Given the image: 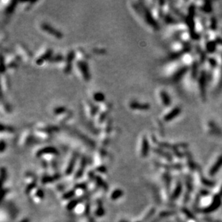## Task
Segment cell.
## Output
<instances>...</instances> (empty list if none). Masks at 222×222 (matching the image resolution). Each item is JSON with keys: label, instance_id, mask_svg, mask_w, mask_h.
Listing matches in <instances>:
<instances>
[{"label": "cell", "instance_id": "obj_1", "mask_svg": "<svg viewBox=\"0 0 222 222\" xmlns=\"http://www.w3.org/2000/svg\"><path fill=\"white\" fill-rule=\"evenodd\" d=\"M131 10L134 12L137 16H138L144 22L146 25L150 27L154 31L159 30V24L154 17L149 7L142 1H131L130 2Z\"/></svg>", "mask_w": 222, "mask_h": 222}, {"label": "cell", "instance_id": "obj_2", "mask_svg": "<svg viewBox=\"0 0 222 222\" xmlns=\"http://www.w3.org/2000/svg\"><path fill=\"white\" fill-rule=\"evenodd\" d=\"M111 109H112V104L108 101H105L103 104L99 105V111L94 119V125L96 127V128H100L101 125L109 117Z\"/></svg>", "mask_w": 222, "mask_h": 222}, {"label": "cell", "instance_id": "obj_3", "mask_svg": "<svg viewBox=\"0 0 222 222\" xmlns=\"http://www.w3.org/2000/svg\"><path fill=\"white\" fill-rule=\"evenodd\" d=\"M113 131L112 118L109 116L99 129V142L103 147H106L110 142L111 135Z\"/></svg>", "mask_w": 222, "mask_h": 222}, {"label": "cell", "instance_id": "obj_4", "mask_svg": "<svg viewBox=\"0 0 222 222\" xmlns=\"http://www.w3.org/2000/svg\"><path fill=\"white\" fill-rule=\"evenodd\" d=\"M74 65H75L79 75H80V78L84 82H89L92 78V74H91L90 68H89L88 61L75 59Z\"/></svg>", "mask_w": 222, "mask_h": 222}, {"label": "cell", "instance_id": "obj_5", "mask_svg": "<svg viewBox=\"0 0 222 222\" xmlns=\"http://www.w3.org/2000/svg\"><path fill=\"white\" fill-rule=\"evenodd\" d=\"M54 54L53 48L49 46H45L39 51L34 58V63L37 66H41L45 63H48L51 57Z\"/></svg>", "mask_w": 222, "mask_h": 222}, {"label": "cell", "instance_id": "obj_6", "mask_svg": "<svg viewBox=\"0 0 222 222\" xmlns=\"http://www.w3.org/2000/svg\"><path fill=\"white\" fill-rule=\"evenodd\" d=\"M15 53L19 57L20 61L27 63L32 58V53L25 43L18 42L15 45Z\"/></svg>", "mask_w": 222, "mask_h": 222}, {"label": "cell", "instance_id": "obj_7", "mask_svg": "<svg viewBox=\"0 0 222 222\" xmlns=\"http://www.w3.org/2000/svg\"><path fill=\"white\" fill-rule=\"evenodd\" d=\"M75 59H76V57H75V50H69L65 54L63 61L60 64L63 73L69 74L71 73Z\"/></svg>", "mask_w": 222, "mask_h": 222}, {"label": "cell", "instance_id": "obj_8", "mask_svg": "<svg viewBox=\"0 0 222 222\" xmlns=\"http://www.w3.org/2000/svg\"><path fill=\"white\" fill-rule=\"evenodd\" d=\"M35 139L32 127H27L20 132L18 142L21 147H26L32 143Z\"/></svg>", "mask_w": 222, "mask_h": 222}, {"label": "cell", "instance_id": "obj_9", "mask_svg": "<svg viewBox=\"0 0 222 222\" xmlns=\"http://www.w3.org/2000/svg\"><path fill=\"white\" fill-rule=\"evenodd\" d=\"M39 28L45 34L49 35L50 37L54 39L61 40L63 37V33L61 30L56 28L54 26H53L52 25L47 22H40L39 24Z\"/></svg>", "mask_w": 222, "mask_h": 222}, {"label": "cell", "instance_id": "obj_10", "mask_svg": "<svg viewBox=\"0 0 222 222\" xmlns=\"http://www.w3.org/2000/svg\"><path fill=\"white\" fill-rule=\"evenodd\" d=\"M82 108H83V111L86 117L94 121L96 114L99 111V105L93 102L92 100L86 99L83 101Z\"/></svg>", "mask_w": 222, "mask_h": 222}, {"label": "cell", "instance_id": "obj_11", "mask_svg": "<svg viewBox=\"0 0 222 222\" xmlns=\"http://www.w3.org/2000/svg\"><path fill=\"white\" fill-rule=\"evenodd\" d=\"M1 58H3V59L4 60L7 71L8 70H10V71L16 70L18 68L20 63L21 62L19 57L15 54V52L13 53H8L5 56L4 54H1Z\"/></svg>", "mask_w": 222, "mask_h": 222}, {"label": "cell", "instance_id": "obj_12", "mask_svg": "<svg viewBox=\"0 0 222 222\" xmlns=\"http://www.w3.org/2000/svg\"><path fill=\"white\" fill-rule=\"evenodd\" d=\"M59 155L58 149L53 146L48 145L45 147L40 148L36 152V156L37 158H50L51 159L53 160L55 157H57Z\"/></svg>", "mask_w": 222, "mask_h": 222}, {"label": "cell", "instance_id": "obj_13", "mask_svg": "<svg viewBox=\"0 0 222 222\" xmlns=\"http://www.w3.org/2000/svg\"><path fill=\"white\" fill-rule=\"evenodd\" d=\"M128 107L132 111H146L150 109V104L147 102H142L136 99H131L128 102Z\"/></svg>", "mask_w": 222, "mask_h": 222}, {"label": "cell", "instance_id": "obj_14", "mask_svg": "<svg viewBox=\"0 0 222 222\" xmlns=\"http://www.w3.org/2000/svg\"><path fill=\"white\" fill-rule=\"evenodd\" d=\"M19 4L18 1H1V12L4 16L10 17L14 13Z\"/></svg>", "mask_w": 222, "mask_h": 222}, {"label": "cell", "instance_id": "obj_15", "mask_svg": "<svg viewBox=\"0 0 222 222\" xmlns=\"http://www.w3.org/2000/svg\"><path fill=\"white\" fill-rule=\"evenodd\" d=\"M34 128L38 129V130H42L45 131V132H49V133L53 134L56 133V132H59L61 128H60L59 125H53V124H49L46 123V122H37L33 126Z\"/></svg>", "mask_w": 222, "mask_h": 222}, {"label": "cell", "instance_id": "obj_16", "mask_svg": "<svg viewBox=\"0 0 222 222\" xmlns=\"http://www.w3.org/2000/svg\"><path fill=\"white\" fill-rule=\"evenodd\" d=\"M150 146H149V140L145 135H142L139 140V155L142 158H146L148 155Z\"/></svg>", "mask_w": 222, "mask_h": 222}, {"label": "cell", "instance_id": "obj_17", "mask_svg": "<svg viewBox=\"0 0 222 222\" xmlns=\"http://www.w3.org/2000/svg\"><path fill=\"white\" fill-rule=\"evenodd\" d=\"M1 95L4 96V94L6 95L7 93L10 92V89H11V82H10V79L9 76L7 73L1 74Z\"/></svg>", "mask_w": 222, "mask_h": 222}, {"label": "cell", "instance_id": "obj_18", "mask_svg": "<svg viewBox=\"0 0 222 222\" xmlns=\"http://www.w3.org/2000/svg\"><path fill=\"white\" fill-rule=\"evenodd\" d=\"M73 111H72L71 110L68 109V111H65V112L63 113V114L56 117V121L60 125H67L68 122H69L70 120H71V119L73 118Z\"/></svg>", "mask_w": 222, "mask_h": 222}, {"label": "cell", "instance_id": "obj_19", "mask_svg": "<svg viewBox=\"0 0 222 222\" xmlns=\"http://www.w3.org/2000/svg\"><path fill=\"white\" fill-rule=\"evenodd\" d=\"M32 129H33V134L36 139H39L40 141H48L51 139V137L53 136L52 134L44 130L35 129L33 127H32Z\"/></svg>", "mask_w": 222, "mask_h": 222}, {"label": "cell", "instance_id": "obj_20", "mask_svg": "<svg viewBox=\"0 0 222 222\" xmlns=\"http://www.w3.org/2000/svg\"><path fill=\"white\" fill-rule=\"evenodd\" d=\"M199 86L201 98H202L203 100L205 101L206 99V75L204 71H203L200 75L199 81Z\"/></svg>", "mask_w": 222, "mask_h": 222}, {"label": "cell", "instance_id": "obj_21", "mask_svg": "<svg viewBox=\"0 0 222 222\" xmlns=\"http://www.w3.org/2000/svg\"><path fill=\"white\" fill-rule=\"evenodd\" d=\"M92 101L97 105H100L106 101V96L101 91H93L91 94Z\"/></svg>", "mask_w": 222, "mask_h": 222}, {"label": "cell", "instance_id": "obj_22", "mask_svg": "<svg viewBox=\"0 0 222 222\" xmlns=\"http://www.w3.org/2000/svg\"><path fill=\"white\" fill-rule=\"evenodd\" d=\"M78 159V153L77 152H73L71 154V156L69 158L68 161V164H67L66 169H65V173L67 175L70 174L71 172L73 171L74 167L75 166L76 162Z\"/></svg>", "mask_w": 222, "mask_h": 222}, {"label": "cell", "instance_id": "obj_23", "mask_svg": "<svg viewBox=\"0 0 222 222\" xmlns=\"http://www.w3.org/2000/svg\"><path fill=\"white\" fill-rule=\"evenodd\" d=\"M180 112H181V109L180 107H178V106H176V107L173 108L169 112H168L164 115V116L163 117V121L166 122H169L172 121L175 118H176L180 114Z\"/></svg>", "mask_w": 222, "mask_h": 222}, {"label": "cell", "instance_id": "obj_24", "mask_svg": "<svg viewBox=\"0 0 222 222\" xmlns=\"http://www.w3.org/2000/svg\"><path fill=\"white\" fill-rule=\"evenodd\" d=\"M158 96L160 100L161 104L164 106H169L171 104V99L168 94V92H166L164 89H160L158 92Z\"/></svg>", "mask_w": 222, "mask_h": 222}, {"label": "cell", "instance_id": "obj_25", "mask_svg": "<svg viewBox=\"0 0 222 222\" xmlns=\"http://www.w3.org/2000/svg\"><path fill=\"white\" fill-rule=\"evenodd\" d=\"M220 204H221V196L218 194L213 199V202L212 204L210 205L208 208L201 210V211L204 213H210L211 211H213L217 209L219 207Z\"/></svg>", "mask_w": 222, "mask_h": 222}, {"label": "cell", "instance_id": "obj_26", "mask_svg": "<svg viewBox=\"0 0 222 222\" xmlns=\"http://www.w3.org/2000/svg\"><path fill=\"white\" fill-rule=\"evenodd\" d=\"M0 106H1V111L2 113L10 114L12 112V107L10 103L7 99L4 98V96H1V102H0Z\"/></svg>", "mask_w": 222, "mask_h": 222}, {"label": "cell", "instance_id": "obj_27", "mask_svg": "<svg viewBox=\"0 0 222 222\" xmlns=\"http://www.w3.org/2000/svg\"><path fill=\"white\" fill-rule=\"evenodd\" d=\"M75 51L76 59L85 60V61H88L90 59V55H89V53L86 52V51L84 48L77 47L75 49Z\"/></svg>", "mask_w": 222, "mask_h": 222}, {"label": "cell", "instance_id": "obj_28", "mask_svg": "<svg viewBox=\"0 0 222 222\" xmlns=\"http://www.w3.org/2000/svg\"><path fill=\"white\" fill-rule=\"evenodd\" d=\"M65 58V56H63L62 53H54L53 55V56L51 57V58L50 59L48 63H51V64H61L62 62L63 61Z\"/></svg>", "mask_w": 222, "mask_h": 222}, {"label": "cell", "instance_id": "obj_29", "mask_svg": "<svg viewBox=\"0 0 222 222\" xmlns=\"http://www.w3.org/2000/svg\"><path fill=\"white\" fill-rule=\"evenodd\" d=\"M222 166V155L218 158V160H216L215 164L213 165L211 169L210 170L209 174L211 176H213L215 174H216V173L218 171V170L221 168Z\"/></svg>", "mask_w": 222, "mask_h": 222}, {"label": "cell", "instance_id": "obj_30", "mask_svg": "<svg viewBox=\"0 0 222 222\" xmlns=\"http://www.w3.org/2000/svg\"><path fill=\"white\" fill-rule=\"evenodd\" d=\"M0 127H1V130H0V132H1V134H12L15 133V127L12 125H7V124H4L1 123V125H0Z\"/></svg>", "mask_w": 222, "mask_h": 222}, {"label": "cell", "instance_id": "obj_31", "mask_svg": "<svg viewBox=\"0 0 222 222\" xmlns=\"http://www.w3.org/2000/svg\"><path fill=\"white\" fill-rule=\"evenodd\" d=\"M68 110V108H67L66 106H62V105H59V106H56L53 108V114L56 117H57V116L63 114V113H65V111H67Z\"/></svg>", "mask_w": 222, "mask_h": 222}, {"label": "cell", "instance_id": "obj_32", "mask_svg": "<svg viewBox=\"0 0 222 222\" xmlns=\"http://www.w3.org/2000/svg\"><path fill=\"white\" fill-rule=\"evenodd\" d=\"M153 152H154L155 153H157V154L159 155L160 156H162V157L166 158V159L168 160H172V159H173V158H172V156L170 155L169 153L166 152V151H164L160 147L154 148V149H153Z\"/></svg>", "mask_w": 222, "mask_h": 222}, {"label": "cell", "instance_id": "obj_33", "mask_svg": "<svg viewBox=\"0 0 222 222\" xmlns=\"http://www.w3.org/2000/svg\"><path fill=\"white\" fill-rule=\"evenodd\" d=\"M186 71H187L186 67L181 68V69H180V70H178V72H176V73H175V75L172 77V81H173L174 82L178 81L180 80L182 77H183V75L185 73V72Z\"/></svg>", "mask_w": 222, "mask_h": 222}, {"label": "cell", "instance_id": "obj_34", "mask_svg": "<svg viewBox=\"0 0 222 222\" xmlns=\"http://www.w3.org/2000/svg\"><path fill=\"white\" fill-rule=\"evenodd\" d=\"M92 53H94L95 55H104L106 53V50L104 48H101V47H94L92 49Z\"/></svg>", "mask_w": 222, "mask_h": 222}, {"label": "cell", "instance_id": "obj_35", "mask_svg": "<svg viewBox=\"0 0 222 222\" xmlns=\"http://www.w3.org/2000/svg\"><path fill=\"white\" fill-rule=\"evenodd\" d=\"M181 190H182L181 183L179 182V183H178V185H177L176 188H175V190L174 193H173V196H172V199H177V198H178L179 196V195L180 194V193H181Z\"/></svg>", "mask_w": 222, "mask_h": 222}, {"label": "cell", "instance_id": "obj_36", "mask_svg": "<svg viewBox=\"0 0 222 222\" xmlns=\"http://www.w3.org/2000/svg\"><path fill=\"white\" fill-rule=\"evenodd\" d=\"M23 3L25 4V5H24V7H23L24 11H28V10H30L31 8H32V7L36 4V3H37V1H25V2H23Z\"/></svg>", "mask_w": 222, "mask_h": 222}, {"label": "cell", "instance_id": "obj_37", "mask_svg": "<svg viewBox=\"0 0 222 222\" xmlns=\"http://www.w3.org/2000/svg\"><path fill=\"white\" fill-rule=\"evenodd\" d=\"M216 42L211 41V42H208V44L206 45V49L209 53H213V51L216 49Z\"/></svg>", "mask_w": 222, "mask_h": 222}, {"label": "cell", "instance_id": "obj_38", "mask_svg": "<svg viewBox=\"0 0 222 222\" xmlns=\"http://www.w3.org/2000/svg\"><path fill=\"white\" fill-rule=\"evenodd\" d=\"M122 190H115V191L112 193V195H111V199H113V200L117 199L118 198H119L120 196H122Z\"/></svg>", "mask_w": 222, "mask_h": 222}, {"label": "cell", "instance_id": "obj_39", "mask_svg": "<svg viewBox=\"0 0 222 222\" xmlns=\"http://www.w3.org/2000/svg\"><path fill=\"white\" fill-rule=\"evenodd\" d=\"M201 181H202V183H204V185H208V186H213V185H214V183L210 181V180H206V179H205L204 177H202V178H201Z\"/></svg>", "mask_w": 222, "mask_h": 222}, {"label": "cell", "instance_id": "obj_40", "mask_svg": "<svg viewBox=\"0 0 222 222\" xmlns=\"http://www.w3.org/2000/svg\"><path fill=\"white\" fill-rule=\"evenodd\" d=\"M186 185L188 188V192H191L192 189H193V186H192V183H191V180H190V178H186Z\"/></svg>", "mask_w": 222, "mask_h": 222}, {"label": "cell", "instance_id": "obj_41", "mask_svg": "<svg viewBox=\"0 0 222 222\" xmlns=\"http://www.w3.org/2000/svg\"><path fill=\"white\" fill-rule=\"evenodd\" d=\"M7 148V142L4 139H1V146H0V149H1V152H3Z\"/></svg>", "mask_w": 222, "mask_h": 222}, {"label": "cell", "instance_id": "obj_42", "mask_svg": "<svg viewBox=\"0 0 222 222\" xmlns=\"http://www.w3.org/2000/svg\"><path fill=\"white\" fill-rule=\"evenodd\" d=\"M197 71H198V66L197 64H194L193 65L192 67V70H191V75L193 78H195L197 75Z\"/></svg>", "mask_w": 222, "mask_h": 222}, {"label": "cell", "instance_id": "obj_43", "mask_svg": "<svg viewBox=\"0 0 222 222\" xmlns=\"http://www.w3.org/2000/svg\"><path fill=\"white\" fill-rule=\"evenodd\" d=\"M183 213H185V215H186L187 217H188V218H191V219H195V217H194L192 213H190V211H189L188 210V209H183Z\"/></svg>", "mask_w": 222, "mask_h": 222}, {"label": "cell", "instance_id": "obj_44", "mask_svg": "<svg viewBox=\"0 0 222 222\" xmlns=\"http://www.w3.org/2000/svg\"><path fill=\"white\" fill-rule=\"evenodd\" d=\"M222 90V68H221V78H220V81L219 84H218V89L217 92H220V91Z\"/></svg>", "mask_w": 222, "mask_h": 222}, {"label": "cell", "instance_id": "obj_45", "mask_svg": "<svg viewBox=\"0 0 222 222\" xmlns=\"http://www.w3.org/2000/svg\"><path fill=\"white\" fill-rule=\"evenodd\" d=\"M210 64L212 65V66H215V65H216V61H215V60L213 59V61H210Z\"/></svg>", "mask_w": 222, "mask_h": 222}, {"label": "cell", "instance_id": "obj_46", "mask_svg": "<svg viewBox=\"0 0 222 222\" xmlns=\"http://www.w3.org/2000/svg\"><path fill=\"white\" fill-rule=\"evenodd\" d=\"M206 221L208 222H222L221 221H214V220H213V219H209V218H208L207 219H206Z\"/></svg>", "mask_w": 222, "mask_h": 222}, {"label": "cell", "instance_id": "obj_47", "mask_svg": "<svg viewBox=\"0 0 222 222\" xmlns=\"http://www.w3.org/2000/svg\"><path fill=\"white\" fill-rule=\"evenodd\" d=\"M217 42H218V44H221V45H222V39H221V38H218V39H217Z\"/></svg>", "mask_w": 222, "mask_h": 222}, {"label": "cell", "instance_id": "obj_48", "mask_svg": "<svg viewBox=\"0 0 222 222\" xmlns=\"http://www.w3.org/2000/svg\"><path fill=\"white\" fill-rule=\"evenodd\" d=\"M213 23H216V22H213V21L211 22V25H213ZM215 25H216V24H213V30H215V27H216Z\"/></svg>", "mask_w": 222, "mask_h": 222}, {"label": "cell", "instance_id": "obj_49", "mask_svg": "<svg viewBox=\"0 0 222 222\" xmlns=\"http://www.w3.org/2000/svg\"><path fill=\"white\" fill-rule=\"evenodd\" d=\"M218 195L221 196V197L222 196V187H221V190H220L219 193H218Z\"/></svg>", "mask_w": 222, "mask_h": 222}, {"label": "cell", "instance_id": "obj_50", "mask_svg": "<svg viewBox=\"0 0 222 222\" xmlns=\"http://www.w3.org/2000/svg\"><path fill=\"white\" fill-rule=\"evenodd\" d=\"M28 221H29L27 219H25V220H23V221H22L21 222H28Z\"/></svg>", "mask_w": 222, "mask_h": 222}]
</instances>
